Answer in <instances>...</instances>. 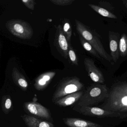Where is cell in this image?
Masks as SVG:
<instances>
[{
	"label": "cell",
	"mask_w": 127,
	"mask_h": 127,
	"mask_svg": "<svg viewBox=\"0 0 127 127\" xmlns=\"http://www.w3.org/2000/svg\"><path fill=\"white\" fill-rule=\"evenodd\" d=\"M80 40L82 44L85 49L89 52L91 55L97 58L101 59V56L99 55L95 48L83 37H80Z\"/></svg>",
	"instance_id": "9a60e30c"
},
{
	"label": "cell",
	"mask_w": 127,
	"mask_h": 127,
	"mask_svg": "<svg viewBox=\"0 0 127 127\" xmlns=\"http://www.w3.org/2000/svg\"><path fill=\"white\" fill-rule=\"evenodd\" d=\"M1 108L5 114H8L13 110V106L11 97L9 95H3L1 99Z\"/></svg>",
	"instance_id": "7c38bea8"
},
{
	"label": "cell",
	"mask_w": 127,
	"mask_h": 127,
	"mask_svg": "<svg viewBox=\"0 0 127 127\" xmlns=\"http://www.w3.org/2000/svg\"><path fill=\"white\" fill-rule=\"evenodd\" d=\"M123 3L127 9V0H122Z\"/></svg>",
	"instance_id": "44dd1931"
},
{
	"label": "cell",
	"mask_w": 127,
	"mask_h": 127,
	"mask_svg": "<svg viewBox=\"0 0 127 127\" xmlns=\"http://www.w3.org/2000/svg\"><path fill=\"white\" fill-rule=\"evenodd\" d=\"M76 24L77 30L82 37L95 48L101 57L110 62L112 60L111 56L105 51L97 33L79 21H77Z\"/></svg>",
	"instance_id": "3957f363"
},
{
	"label": "cell",
	"mask_w": 127,
	"mask_h": 127,
	"mask_svg": "<svg viewBox=\"0 0 127 127\" xmlns=\"http://www.w3.org/2000/svg\"><path fill=\"white\" fill-rule=\"evenodd\" d=\"M13 32H14V34L16 35H22L24 34L25 29L24 27L20 23H17L15 24L12 28Z\"/></svg>",
	"instance_id": "2e32d148"
},
{
	"label": "cell",
	"mask_w": 127,
	"mask_h": 127,
	"mask_svg": "<svg viewBox=\"0 0 127 127\" xmlns=\"http://www.w3.org/2000/svg\"><path fill=\"white\" fill-rule=\"evenodd\" d=\"M101 107L102 109L116 113H127V83L115 86Z\"/></svg>",
	"instance_id": "6da1fadb"
},
{
	"label": "cell",
	"mask_w": 127,
	"mask_h": 127,
	"mask_svg": "<svg viewBox=\"0 0 127 127\" xmlns=\"http://www.w3.org/2000/svg\"><path fill=\"white\" fill-rule=\"evenodd\" d=\"M84 93V92L79 91L67 95L57 100L54 103L60 107H66L76 103Z\"/></svg>",
	"instance_id": "8fae6325"
},
{
	"label": "cell",
	"mask_w": 127,
	"mask_h": 127,
	"mask_svg": "<svg viewBox=\"0 0 127 127\" xmlns=\"http://www.w3.org/2000/svg\"></svg>",
	"instance_id": "7402d4cb"
},
{
	"label": "cell",
	"mask_w": 127,
	"mask_h": 127,
	"mask_svg": "<svg viewBox=\"0 0 127 127\" xmlns=\"http://www.w3.org/2000/svg\"><path fill=\"white\" fill-rule=\"evenodd\" d=\"M88 5L96 13L103 17L112 19H116L117 18V17L115 15L98 6L91 4H89Z\"/></svg>",
	"instance_id": "4fadbf2b"
},
{
	"label": "cell",
	"mask_w": 127,
	"mask_h": 127,
	"mask_svg": "<svg viewBox=\"0 0 127 127\" xmlns=\"http://www.w3.org/2000/svg\"><path fill=\"white\" fill-rule=\"evenodd\" d=\"M70 28V25L69 23H66L64 26V30L65 32H67Z\"/></svg>",
	"instance_id": "ffe728a7"
},
{
	"label": "cell",
	"mask_w": 127,
	"mask_h": 127,
	"mask_svg": "<svg viewBox=\"0 0 127 127\" xmlns=\"http://www.w3.org/2000/svg\"><path fill=\"white\" fill-rule=\"evenodd\" d=\"M120 55L122 57H125L127 55V35L123 33L120 39Z\"/></svg>",
	"instance_id": "5bb4252c"
},
{
	"label": "cell",
	"mask_w": 127,
	"mask_h": 127,
	"mask_svg": "<svg viewBox=\"0 0 127 127\" xmlns=\"http://www.w3.org/2000/svg\"><path fill=\"white\" fill-rule=\"evenodd\" d=\"M109 44L112 60L117 62L119 58V35L114 32H109Z\"/></svg>",
	"instance_id": "ba28073f"
},
{
	"label": "cell",
	"mask_w": 127,
	"mask_h": 127,
	"mask_svg": "<svg viewBox=\"0 0 127 127\" xmlns=\"http://www.w3.org/2000/svg\"><path fill=\"white\" fill-rule=\"evenodd\" d=\"M21 117L27 127H55L50 122L44 121L31 115L24 114Z\"/></svg>",
	"instance_id": "30bf717a"
},
{
	"label": "cell",
	"mask_w": 127,
	"mask_h": 127,
	"mask_svg": "<svg viewBox=\"0 0 127 127\" xmlns=\"http://www.w3.org/2000/svg\"><path fill=\"white\" fill-rule=\"evenodd\" d=\"M59 43L62 49L66 51L68 48V44L66 38L63 34H60L59 37Z\"/></svg>",
	"instance_id": "ac0fdd59"
},
{
	"label": "cell",
	"mask_w": 127,
	"mask_h": 127,
	"mask_svg": "<svg viewBox=\"0 0 127 127\" xmlns=\"http://www.w3.org/2000/svg\"><path fill=\"white\" fill-rule=\"evenodd\" d=\"M63 121L69 127H102L95 123L78 118L67 117L63 119Z\"/></svg>",
	"instance_id": "9c48e42d"
},
{
	"label": "cell",
	"mask_w": 127,
	"mask_h": 127,
	"mask_svg": "<svg viewBox=\"0 0 127 127\" xmlns=\"http://www.w3.org/2000/svg\"><path fill=\"white\" fill-rule=\"evenodd\" d=\"M109 93L106 85L95 84L88 88L75 105L79 106H91L97 104L108 96Z\"/></svg>",
	"instance_id": "7a4b0ae2"
},
{
	"label": "cell",
	"mask_w": 127,
	"mask_h": 127,
	"mask_svg": "<svg viewBox=\"0 0 127 127\" xmlns=\"http://www.w3.org/2000/svg\"><path fill=\"white\" fill-rule=\"evenodd\" d=\"M73 110L84 116L98 118L117 117L122 116V114L107 110L100 108L92 106H79L75 105Z\"/></svg>",
	"instance_id": "5b68a950"
},
{
	"label": "cell",
	"mask_w": 127,
	"mask_h": 127,
	"mask_svg": "<svg viewBox=\"0 0 127 127\" xmlns=\"http://www.w3.org/2000/svg\"><path fill=\"white\" fill-rule=\"evenodd\" d=\"M83 87L82 83L76 78L62 82L53 93L52 101L54 103L57 100L67 95L81 91Z\"/></svg>",
	"instance_id": "277c9868"
},
{
	"label": "cell",
	"mask_w": 127,
	"mask_h": 127,
	"mask_svg": "<svg viewBox=\"0 0 127 127\" xmlns=\"http://www.w3.org/2000/svg\"><path fill=\"white\" fill-rule=\"evenodd\" d=\"M23 107L25 111L30 115L47 120H52L49 110L38 102H27L24 103Z\"/></svg>",
	"instance_id": "8992f818"
},
{
	"label": "cell",
	"mask_w": 127,
	"mask_h": 127,
	"mask_svg": "<svg viewBox=\"0 0 127 127\" xmlns=\"http://www.w3.org/2000/svg\"><path fill=\"white\" fill-rule=\"evenodd\" d=\"M69 55L71 61L72 62H75L76 61V56L75 52L73 50H70L69 52Z\"/></svg>",
	"instance_id": "d6986e66"
},
{
	"label": "cell",
	"mask_w": 127,
	"mask_h": 127,
	"mask_svg": "<svg viewBox=\"0 0 127 127\" xmlns=\"http://www.w3.org/2000/svg\"><path fill=\"white\" fill-rule=\"evenodd\" d=\"M16 84L21 88L23 91H27L28 88V84L27 81L23 78H15Z\"/></svg>",
	"instance_id": "e0dca14e"
},
{
	"label": "cell",
	"mask_w": 127,
	"mask_h": 127,
	"mask_svg": "<svg viewBox=\"0 0 127 127\" xmlns=\"http://www.w3.org/2000/svg\"><path fill=\"white\" fill-rule=\"evenodd\" d=\"M84 64L86 70L92 81L96 83H104L105 80L103 74L96 67L93 60L89 58L85 59Z\"/></svg>",
	"instance_id": "52a82bcc"
}]
</instances>
